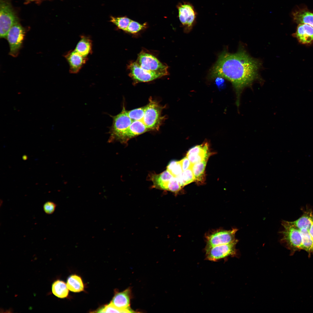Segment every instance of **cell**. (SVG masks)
Masks as SVG:
<instances>
[{"label": "cell", "instance_id": "1", "mask_svg": "<svg viewBox=\"0 0 313 313\" xmlns=\"http://www.w3.org/2000/svg\"><path fill=\"white\" fill-rule=\"evenodd\" d=\"M259 63L243 50L231 54L224 51L211 69V78L221 77L232 83L237 95V105L243 89L257 78Z\"/></svg>", "mask_w": 313, "mask_h": 313}, {"label": "cell", "instance_id": "2", "mask_svg": "<svg viewBox=\"0 0 313 313\" xmlns=\"http://www.w3.org/2000/svg\"><path fill=\"white\" fill-rule=\"evenodd\" d=\"M282 225L283 230L280 232L282 236L281 242L290 251V255L303 250L302 238L299 229L290 221H283Z\"/></svg>", "mask_w": 313, "mask_h": 313}, {"label": "cell", "instance_id": "3", "mask_svg": "<svg viewBox=\"0 0 313 313\" xmlns=\"http://www.w3.org/2000/svg\"><path fill=\"white\" fill-rule=\"evenodd\" d=\"M313 216V211L311 209L304 211L302 215L297 220L290 221L299 230L302 240L303 250L306 251L310 257L313 253V239L308 230Z\"/></svg>", "mask_w": 313, "mask_h": 313}, {"label": "cell", "instance_id": "4", "mask_svg": "<svg viewBox=\"0 0 313 313\" xmlns=\"http://www.w3.org/2000/svg\"><path fill=\"white\" fill-rule=\"evenodd\" d=\"M144 123L149 131L158 130L165 119L162 115L163 107L151 99L145 106Z\"/></svg>", "mask_w": 313, "mask_h": 313}, {"label": "cell", "instance_id": "5", "mask_svg": "<svg viewBox=\"0 0 313 313\" xmlns=\"http://www.w3.org/2000/svg\"><path fill=\"white\" fill-rule=\"evenodd\" d=\"M111 117L113 122L110 128V137L108 141H119L123 135L130 125L131 120L124 106L120 113L115 116H111Z\"/></svg>", "mask_w": 313, "mask_h": 313}, {"label": "cell", "instance_id": "6", "mask_svg": "<svg viewBox=\"0 0 313 313\" xmlns=\"http://www.w3.org/2000/svg\"><path fill=\"white\" fill-rule=\"evenodd\" d=\"M17 22L16 16L9 3L5 0H0V38H6L9 30Z\"/></svg>", "mask_w": 313, "mask_h": 313}, {"label": "cell", "instance_id": "7", "mask_svg": "<svg viewBox=\"0 0 313 313\" xmlns=\"http://www.w3.org/2000/svg\"><path fill=\"white\" fill-rule=\"evenodd\" d=\"M25 35L23 28L17 22L8 31L6 38L10 47V55L17 57L21 48Z\"/></svg>", "mask_w": 313, "mask_h": 313}, {"label": "cell", "instance_id": "8", "mask_svg": "<svg viewBox=\"0 0 313 313\" xmlns=\"http://www.w3.org/2000/svg\"><path fill=\"white\" fill-rule=\"evenodd\" d=\"M151 179L154 187L157 189L175 193L181 189L177 179L167 170L160 174L152 175Z\"/></svg>", "mask_w": 313, "mask_h": 313}, {"label": "cell", "instance_id": "9", "mask_svg": "<svg viewBox=\"0 0 313 313\" xmlns=\"http://www.w3.org/2000/svg\"><path fill=\"white\" fill-rule=\"evenodd\" d=\"M179 20L185 32H190L195 24L197 13L193 6L190 2L184 1L177 6Z\"/></svg>", "mask_w": 313, "mask_h": 313}, {"label": "cell", "instance_id": "10", "mask_svg": "<svg viewBox=\"0 0 313 313\" xmlns=\"http://www.w3.org/2000/svg\"><path fill=\"white\" fill-rule=\"evenodd\" d=\"M136 62L142 69L147 71L161 73L164 76L168 74V66L150 54L141 52Z\"/></svg>", "mask_w": 313, "mask_h": 313}, {"label": "cell", "instance_id": "11", "mask_svg": "<svg viewBox=\"0 0 313 313\" xmlns=\"http://www.w3.org/2000/svg\"><path fill=\"white\" fill-rule=\"evenodd\" d=\"M238 241V240L236 239L229 243L205 248L206 259L216 261L229 256L236 255V245Z\"/></svg>", "mask_w": 313, "mask_h": 313}, {"label": "cell", "instance_id": "12", "mask_svg": "<svg viewBox=\"0 0 313 313\" xmlns=\"http://www.w3.org/2000/svg\"><path fill=\"white\" fill-rule=\"evenodd\" d=\"M237 230V229L234 228L230 230H221L213 232L207 236L205 248L233 242L236 239L235 235Z\"/></svg>", "mask_w": 313, "mask_h": 313}, {"label": "cell", "instance_id": "13", "mask_svg": "<svg viewBox=\"0 0 313 313\" xmlns=\"http://www.w3.org/2000/svg\"><path fill=\"white\" fill-rule=\"evenodd\" d=\"M130 77L136 82H147L164 76L162 74L147 71L142 69L136 62L129 65Z\"/></svg>", "mask_w": 313, "mask_h": 313}, {"label": "cell", "instance_id": "14", "mask_svg": "<svg viewBox=\"0 0 313 313\" xmlns=\"http://www.w3.org/2000/svg\"><path fill=\"white\" fill-rule=\"evenodd\" d=\"M132 296L131 290L129 287L123 292H116L110 303L120 309L132 310L130 307Z\"/></svg>", "mask_w": 313, "mask_h": 313}, {"label": "cell", "instance_id": "15", "mask_svg": "<svg viewBox=\"0 0 313 313\" xmlns=\"http://www.w3.org/2000/svg\"><path fill=\"white\" fill-rule=\"evenodd\" d=\"M65 57L69 64L70 72L72 74L79 72L87 60L86 57L82 56L74 50L69 52Z\"/></svg>", "mask_w": 313, "mask_h": 313}, {"label": "cell", "instance_id": "16", "mask_svg": "<svg viewBox=\"0 0 313 313\" xmlns=\"http://www.w3.org/2000/svg\"><path fill=\"white\" fill-rule=\"evenodd\" d=\"M293 35L301 43H310L313 41V27L307 24H299Z\"/></svg>", "mask_w": 313, "mask_h": 313}, {"label": "cell", "instance_id": "17", "mask_svg": "<svg viewBox=\"0 0 313 313\" xmlns=\"http://www.w3.org/2000/svg\"><path fill=\"white\" fill-rule=\"evenodd\" d=\"M294 21L299 24L305 23L313 27V13L305 8H299L292 13Z\"/></svg>", "mask_w": 313, "mask_h": 313}, {"label": "cell", "instance_id": "18", "mask_svg": "<svg viewBox=\"0 0 313 313\" xmlns=\"http://www.w3.org/2000/svg\"><path fill=\"white\" fill-rule=\"evenodd\" d=\"M92 48L91 40L88 37L82 36L81 37L74 50L82 56L86 57L91 52Z\"/></svg>", "mask_w": 313, "mask_h": 313}, {"label": "cell", "instance_id": "19", "mask_svg": "<svg viewBox=\"0 0 313 313\" xmlns=\"http://www.w3.org/2000/svg\"><path fill=\"white\" fill-rule=\"evenodd\" d=\"M67 285L68 289L73 292H80L84 290V286L81 278L77 275H72L69 277Z\"/></svg>", "mask_w": 313, "mask_h": 313}, {"label": "cell", "instance_id": "20", "mask_svg": "<svg viewBox=\"0 0 313 313\" xmlns=\"http://www.w3.org/2000/svg\"><path fill=\"white\" fill-rule=\"evenodd\" d=\"M52 288L53 294L59 298H65L68 294L67 285L62 281L58 280L55 281L52 284Z\"/></svg>", "mask_w": 313, "mask_h": 313}, {"label": "cell", "instance_id": "21", "mask_svg": "<svg viewBox=\"0 0 313 313\" xmlns=\"http://www.w3.org/2000/svg\"><path fill=\"white\" fill-rule=\"evenodd\" d=\"M207 161H203L192 164L191 168L193 172L195 180L198 182L203 181L204 173Z\"/></svg>", "mask_w": 313, "mask_h": 313}, {"label": "cell", "instance_id": "22", "mask_svg": "<svg viewBox=\"0 0 313 313\" xmlns=\"http://www.w3.org/2000/svg\"><path fill=\"white\" fill-rule=\"evenodd\" d=\"M181 186L183 187L195 180L194 176L191 168L184 171L176 178Z\"/></svg>", "mask_w": 313, "mask_h": 313}, {"label": "cell", "instance_id": "23", "mask_svg": "<svg viewBox=\"0 0 313 313\" xmlns=\"http://www.w3.org/2000/svg\"><path fill=\"white\" fill-rule=\"evenodd\" d=\"M125 17H110V21L115 25L119 29L125 31L131 21Z\"/></svg>", "mask_w": 313, "mask_h": 313}, {"label": "cell", "instance_id": "24", "mask_svg": "<svg viewBox=\"0 0 313 313\" xmlns=\"http://www.w3.org/2000/svg\"><path fill=\"white\" fill-rule=\"evenodd\" d=\"M166 170L175 178L181 174L183 172L180 161L175 160L171 161L169 163Z\"/></svg>", "mask_w": 313, "mask_h": 313}, {"label": "cell", "instance_id": "25", "mask_svg": "<svg viewBox=\"0 0 313 313\" xmlns=\"http://www.w3.org/2000/svg\"><path fill=\"white\" fill-rule=\"evenodd\" d=\"M97 312H117V313H133L135 312L133 310H123L119 309L114 306L110 302L97 310Z\"/></svg>", "mask_w": 313, "mask_h": 313}, {"label": "cell", "instance_id": "26", "mask_svg": "<svg viewBox=\"0 0 313 313\" xmlns=\"http://www.w3.org/2000/svg\"><path fill=\"white\" fill-rule=\"evenodd\" d=\"M146 26V23L142 24L131 20L125 32L132 34H135L145 28Z\"/></svg>", "mask_w": 313, "mask_h": 313}, {"label": "cell", "instance_id": "27", "mask_svg": "<svg viewBox=\"0 0 313 313\" xmlns=\"http://www.w3.org/2000/svg\"><path fill=\"white\" fill-rule=\"evenodd\" d=\"M56 207V204L51 201L46 202L43 206V209L45 212L47 214H51L54 211Z\"/></svg>", "mask_w": 313, "mask_h": 313}, {"label": "cell", "instance_id": "28", "mask_svg": "<svg viewBox=\"0 0 313 313\" xmlns=\"http://www.w3.org/2000/svg\"><path fill=\"white\" fill-rule=\"evenodd\" d=\"M180 161L183 171L191 168L192 164L187 156L185 157Z\"/></svg>", "mask_w": 313, "mask_h": 313}, {"label": "cell", "instance_id": "29", "mask_svg": "<svg viewBox=\"0 0 313 313\" xmlns=\"http://www.w3.org/2000/svg\"><path fill=\"white\" fill-rule=\"evenodd\" d=\"M308 230L310 234L313 239V218L312 222L308 227Z\"/></svg>", "mask_w": 313, "mask_h": 313}, {"label": "cell", "instance_id": "30", "mask_svg": "<svg viewBox=\"0 0 313 313\" xmlns=\"http://www.w3.org/2000/svg\"><path fill=\"white\" fill-rule=\"evenodd\" d=\"M27 159H28V157H27V156L26 155H24L23 156H22V159H23V160H26Z\"/></svg>", "mask_w": 313, "mask_h": 313}, {"label": "cell", "instance_id": "31", "mask_svg": "<svg viewBox=\"0 0 313 313\" xmlns=\"http://www.w3.org/2000/svg\"></svg>", "mask_w": 313, "mask_h": 313}]
</instances>
